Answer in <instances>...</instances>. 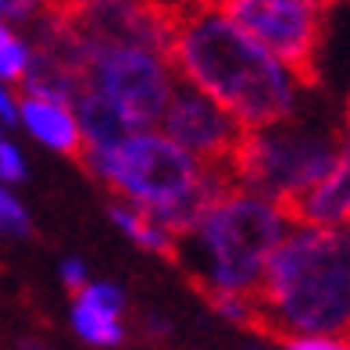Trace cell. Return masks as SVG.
<instances>
[{
  "mask_svg": "<svg viewBox=\"0 0 350 350\" xmlns=\"http://www.w3.org/2000/svg\"><path fill=\"white\" fill-rule=\"evenodd\" d=\"M157 11L175 79L215 100L240 129L254 133L293 115L300 83L218 4Z\"/></svg>",
  "mask_w": 350,
  "mask_h": 350,
  "instance_id": "cell-1",
  "label": "cell"
},
{
  "mask_svg": "<svg viewBox=\"0 0 350 350\" xmlns=\"http://www.w3.org/2000/svg\"><path fill=\"white\" fill-rule=\"evenodd\" d=\"M254 329L275 340L350 343V229L293 226L250 297Z\"/></svg>",
  "mask_w": 350,
  "mask_h": 350,
  "instance_id": "cell-2",
  "label": "cell"
},
{
  "mask_svg": "<svg viewBox=\"0 0 350 350\" xmlns=\"http://www.w3.org/2000/svg\"><path fill=\"white\" fill-rule=\"evenodd\" d=\"M83 157L86 168L115 189L125 208L147 215L172 240L186 236L218 197L236 189L229 172L197 165L157 129L133 133L115 147Z\"/></svg>",
  "mask_w": 350,
  "mask_h": 350,
  "instance_id": "cell-3",
  "label": "cell"
},
{
  "mask_svg": "<svg viewBox=\"0 0 350 350\" xmlns=\"http://www.w3.org/2000/svg\"><path fill=\"white\" fill-rule=\"evenodd\" d=\"M290 229L293 221L279 204L243 193V189H229L197 218L193 229L175 240V258L183 261L189 279L208 300H250Z\"/></svg>",
  "mask_w": 350,
  "mask_h": 350,
  "instance_id": "cell-4",
  "label": "cell"
},
{
  "mask_svg": "<svg viewBox=\"0 0 350 350\" xmlns=\"http://www.w3.org/2000/svg\"><path fill=\"white\" fill-rule=\"evenodd\" d=\"M340 136L343 133L293 125L290 118L243 133L229 165L232 186L261 200H272L286 211L297 197H304L314 183L329 175Z\"/></svg>",
  "mask_w": 350,
  "mask_h": 350,
  "instance_id": "cell-5",
  "label": "cell"
},
{
  "mask_svg": "<svg viewBox=\"0 0 350 350\" xmlns=\"http://www.w3.org/2000/svg\"><path fill=\"white\" fill-rule=\"evenodd\" d=\"M229 18L258 40L300 86L314 83V57L325 29V8L311 0H232Z\"/></svg>",
  "mask_w": 350,
  "mask_h": 350,
  "instance_id": "cell-6",
  "label": "cell"
},
{
  "mask_svg": "<svg viewBox=\"0 0 350 350\" xmlns=\"http://www.w3.org/2000/svg\"><path fill=\"white\" fill-rule=\"evenodd\" d=\"M157 133L165 139H172L183 154H189L197 165L229 172L232 154L240 147L247 129H240V122L229 118L215 100H208L204 93H197L193 86H186L175 79L168 107L161 115V129Z\"/></svg>",
  "mask_w": 350,
  "mask_h": 350,
  "instance_id": "cell-7",
  "label": "cell"
},
{
  "mask_svg": "<svg viewBox=\"0 0 350 350\" xmlns=\"http://www.w3.org/2000/svg\"><path fill=\"white\" fill-rule=\"evenodd\" d=\"M293 226L311 229H350V129L340 136L336 161L322 183H314L304 197L286 208Z\"/></svg>",
  "mask_w": 350,
  "mask_h": 350,
  "instance_id": "cell-8",
  "label": "cell"
},
{
  "mask_svg": "<svg viewBox=\"0 0 350 350\" xmlns=\"http://www.w3.org/2000/svg\"><path fill=\"white\" fill-rule=\"evenodd\" d=\"M18 118L25 122V129L40 143H46V147H54L68 157H83V133L75 125L72 107L54 104V100H40V97H25L18 104Z\"/></svg>",
  "mask_w": 350,
  "mask_h": 350,
  "instance_id": "cell-9",
  "label": "cell"
},
{
  "mask_svg": "<svg viewBox=\"0 0 350 350\" xmlns=\"http://www.w3.org/2000/svg\"><path fill=\"white\" fill-rule=\"evenodd\" d=\"M111 218H115L118 226L129 232L139 247H147V250H154V254H165V258H175V240H172L165 229H157L147 215H139V211H133V208H125V204H115Z\"/></svg>",
  "mask_w": 350,
  "mask_h": 350,
  "instance_id": "cell-10",
  "label": "cell"
},
{
  "mask_svg": "<svg viewBox=\"0 0 350 350\" xmlns=\"http://www.w3.org/2000/svg\"><path fill=\"white\" fill-rule=\"evenodd\" d=\"M72 322H75L79 336L90 340V343H97V347H111V343L122 340L118 318H111V314H104V311H93V308H86V304H75Z\"/></svg>",
  "mask_w": 350,
  "mask_h": 350,
  "instance_id": "cell-11",
  "label": "cell"
},
{
  "mask_svg": "<svg viewBox=\"0 0 350 350\" xmlns=\"http://www.w3.org/2000/svg\"><path fill=\"white\" fill-rule=\"evenodd\" d=\"M29 72V51L25 43L8 33V25L0 22V79H22Z\"/></svg>",
  "mask_w": 350,
  "mask_h": 350,
  "instance_id": "cell-12",
  "label": "cell"
},
{
  "mask_svg": "<svg viewBox=\"0 0 350 350\" xmlns=\"http://www.w3.org/2000/svg\"><path fill=\"white\" fill-rule=\"evenodd\" d=\"M29 232H33V226H29L25 208L0 186V236H29Z\"/></svg>",
  "mask_w": 350,
  "mask_h": 350,
  "instance_id": "cell-13",
  "label": "cell"
},
{
  "mask_svg": "<svg viewBox=\"0 0 350 350\" xmlns=\"http://www.w3.org/2000/svg\"><path fill=\"white\" fill-rule=\"evenodd\" d=\"M79 304H86L93 311H104L111 318H118L122 311V293L115 290V286H107V282H93V286H83L79 290Z\"/></svg>",
  "mask_w": 350,
  "mask_h": 350,
  "instance_id": "cell-14",
  "label": "cell"
},
{
  "mask_svg": "<svg viewBox=\"0 0 350 350\" xmlns=\"http://www.w3.org/2000/svg\"><path fill=\"white\" fill-rule=\"evenodd\" d=\"M211 304L232 318V322H240V325H254V308H250V300H240V297H211Z\"/></svg>",
  "mask_w": 350,
  "mask_h": 350,
  "instance_id": "cell-15",
  "label": "cell"
},
{
  "mask_svg": "<svg viewBox=\"0 0 350 350\" xmlns=\"http://www.w3.org/2000/svg\"><path fill=\"white\" fill-rule=\"evenodd\" d=\"M25 175V161H22V154L11 147V143L0 139V179L4 183H18Z\"/></svg>",
  "mask_w": 350,
  "mask_h": 350,
  "instance_id": "cell-16",
  "label": "cell"
},
{
  "mask_svg": "<svg viewBox=\"0 0 350 350\" xmlns=\"http://www.w3.org/2000/svg\"><path fill=\"white\" fill-rule=\"evenodd\" d=\"M286 350H350V343L340 340H322V336H290L282 340Z\"/></svg>",
  "mask_w": 350,
  "mask_h": 350,
  "instance_id": "cell-17",
  "label": "cell"
},
{
  "mask_svg": "<svg viewBox=\"0 0 350 350\" xmlns=\"http://www.w3.org/2000/svg\"><path fill=\"white\" fill-rule=\"evenodd\" d=\"M61 279H65L68 290H83V286H86V268L79 261H65V265H61Z\"/></svg>",
  "mask_w": 350,
  "mask_h": 350,
  "instance_id": "cell-18",
  "label": "cell"
},
{
  "mask_svg": "<svg viewBox=\"0 0 350 350\" xmlns=\"http://www.w3.org/2000/svg\"><path fill=\"white\" fill-rule=\"evenodd\" d=\"M14 118H18V104L11 100V93L0 83V122H14Z\"/></svg>",
  "mask_w": 350,
  "mask_h": 350,
  "instance_id": "cell-19",
  "label": "cell"
},
{
  "mask_svg": "<svg viewBox=\"0 0 350 350\" xmlns=\"http://www.w3.org/2000/svg\"><path fill=\"white\" fill-rule=\"evenodd\" d=\"M347 118H350V104H347Z\"/></svg>",
  "mask_w": 350,
  "mask_h": 350,
  "instance_id": "cell-20",
  "label": "cell"
}]
</instances>
